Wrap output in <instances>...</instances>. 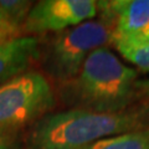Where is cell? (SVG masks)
<instances>
[{"mask_svg":"<svg viewBox=\"0 0 149 149\" xmlns=\"http://www.w3.org/2000/svg\"><path fill=\"white\" fill-rule=\"evenodd\" d=\"M136 88H137V93L138 95L143 96L147 100V103H149V80L146 81H137L136 83Z\"/></svg>","mask_w":149,"mask_h":149,"instance_id":"obj_12","label":"cell"},{"mask_svg":"<svg viewBox=\"0 0 149 149\" xmlns=\"http://www.w3.org/2000/svg\"><path fill=\"white\" fill-rule=\"evenodd\" d=\"M112 44L119 54L143 72H149V37L141 32L133 35H113Z\"/></svg>","mask_w":149,"mask_h":149,"instance_id":"obj_8","label":"cell"},{"mask_svg":"<svg viewBox=\"0 0 149 149\" xmlns=\"http://www.w3.org/2000/svg\"><path fill=\"white\" fill-rule=\"evenodd\" d=\"M137 76L134 68L101 47L87 56L78 74L67 82L65 97L74 108L117 112L129 107L137 96Z\"/></svg>","mask_w":149,"mask_h":149,"instance_id":"obj_2","label":"cell"},{"mask_svg":"<svg viewBox=\"0 0 149 149\" xmlns=\"http://www.w3.org/2000/svg\"><path fill=\"white\" fill-rule=\"evenodd\" d=\"M49 81L39 72H25L0 85V129L19 130L54 107Z\"/></svg>","mask_w":149,"mask_h":149,"instance_id":"obj_4","label":"cell"},{"mask_svg":"<svg viewBox=\"0 0 149 149\" xmlns=\"http://www.w3.org/2000/svg\"><path fill=\"white\" fill-rule=\"evenodd\" d=\"M0 149H22L19 130L0 129Z\"/></svg>","mask_w":149,"mask_h":149,"instance_id":"obj_11","label":"cell"},{"mask_svg":"<svg viewBox=\"0 0 149 149\" xmlns=\"http://www.w3.org/2000/svg\"><path fill=\"white\" fill-rule=\"evenodd\" d=\"M39 56L36 37H15L0 42V85L22 74Z\"/></svg>","mask_w":149,"mask_h":149,"instance_id":"obj_7","label":"cell"},{"mask_svg":"<svg viewBox=\"0 0 149 149\" xmlns=\"http://www.w3.org/2000/svg\"><path fill=\"white\" fill-rule=\"evenodd\" d=\"M97 6L103 9L109 22H114L113 35L138 34L149 25V0L101 1Z\"/></svg>","mask_w":149,"mask_h":149,"instance_id":"obj_6","label":"cell"},{"mask_svg":"<svg viewBox=\"0 0 149 149\" xmlns=\"http://www.w3.org/2000/svg\"><path fill=\"white\" fill-rule=\"evenodd\" d=\"M113 31L106 21H85L60 31L45 55V70L55 80L70 82L92 51L112 42Z\"/></svg>","mask_w":149,"mask_h":149,"instance_id":"obj_3","label":"cell"},{"mask_svg":"<svg viewBox=\"0 0 149 149\" xmlns=\"http://www.w3.org/2000/svg\"><path fill=\"white\" fill-rule=\"evenodd\" d=\"M93 0H44L31 8L24 21L26 32L62 31L80 25L97 14Z\"/></svg>","mask_w":149,"mask_h":149,"instance_id":"obj_5","label":"cell"},{"mask_svg":"<svg viewBox=\"0 0 149 149\" xmlns=\"http://www.w3.org/2000/svg\"><path fill=\"white\" fill-rule=\"evenodd\" d=\"M141 34H143L144 36H147V37H149V25L146 27V29H144L143 31H141Z\"/></svg>","mask_w":149,"mask_h":149,"instance_id":"obj_13","label":"cell"},{"mask_svg":"<svg viewBox=\"0 0 149 149\" xmlns=\"http://www.w3.org/2000/svg\"><path fill=\"white\" fill-rule=\"evenodd\" d=\"M149 127V103L117 112L72 108L39 119L27 137L30 149H82L104 138Z\"/></svg>","mask_w":149,"mask_h":149,"instance_id":"obj_1","label":"cell"},{"mask_svg":"<svg viewBox=\"0 0 149 149\" xmlns=\"http://www.w3.org/2000/svg\"><path fill=\"white\" fill-rule=\"evenodd\" d=\"M31 10L30 1L0 0V26H19Z\"/></svg>","mask_w":149,"mask_h":149,"instance_id":"obj_10","label":"cell"},{"mask_svg":"<svg viewBox=\"0 0 149 149\" xmlns=\"http://www.w3.org/2000/svg\"><path fill=\"white\" fill-rule=\"evenodd\" d=\"M82 149H149V127L101 139Z\"/></svg>","mask_w":149,"mask_h":149,"instance_id":"obj_9","label":"cell"}]
</instances>
